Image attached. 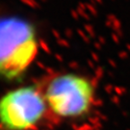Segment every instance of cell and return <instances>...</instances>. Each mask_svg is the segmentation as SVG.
I'll list each match as a JSON object with an SVG mask.
<instances>
[{"label": "cell", "mask_w": 130, "mask_h": 130, "mask_svg": "<svg viewBox=\"0 0 130 130\" xmlns=\"http://www.w3.org/2000/svg\"><path fill=\"white\" fill-rule=\"evenodd\" d=\"M39 51L33 25L17 17L0 19V76L15 79L33 64Z\"/></svg>", "instance_id": "7a4b0ae2"}, {"label": "cell", "mask_w": 130, "mask_h": 130, "mask_svg": "<svg viewBox=\"0 0 130 130\" xmlns=\"http://www.w3.org/2000/svg\"><path fill=\"white\" fill-rule=\"evenodd\" d=\"M48 117L38 84L10 90L0 97V126L4 130H31Z\"/></svg>", "instance_id": "3957f363"}, {"label": "cell", "mask_w": 130, "mask_h": 130, "mask_svg": "<svg viewBox=\"0 0 130 130\" xmlns=\"http://www.w3.org/2000/svg\"><path fill=\"white\" fill-rule=\"evenodd\" d=\"M47 107L48 116L57 120H72L86 116L95 104V86L83 74L57 72L38 84Z\"/></svg>", "instance_id": "6da1fadb"}]
</instances>
